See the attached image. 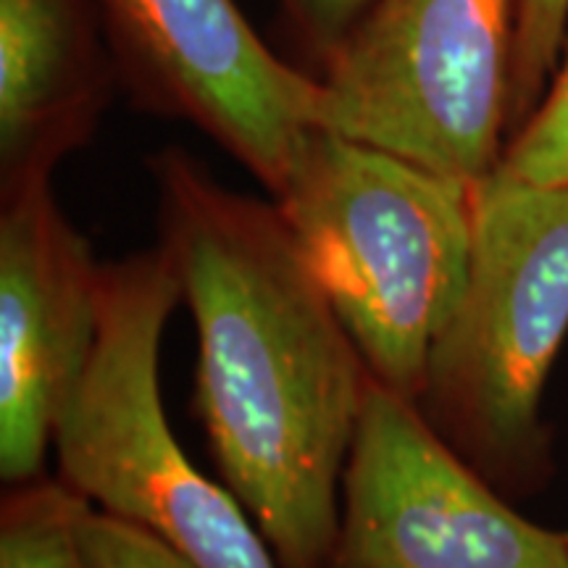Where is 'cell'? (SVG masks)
<instances>
[{"label": "cell", "mask_w": 568, "mask_h": 568, "mask_svg": "<svg viewBox=\"0 0 568 568\" xmlns=\"http://www.w3.org/2000/svg\"><path fill=\"white\" fill-rule=\"evenodd\" d=\"M159 243L197 332L195 410L280 568H326L372 382L274 201L169 145L148 155Z\"/></svg>", "instance_id": "6da1fadb"}, {"label": "cell", "mask_w": 568, "mask_h": 568, "mask_svg": "<svg viewBox=\"0 0 568 568\" xmlns=\"http://www.w3.org/2000/svg\"><path fill=\"white\" fill-rule=\"evenodd\" d=\"M566 335L568 184L495 172L474 187L466 290L432 345L416 406L508 500L552 474L542 395Z\"/></svg>", "instance_id": "7a4b0ae2"}, {"label": "cell", "mask_w": 568, "mask_h": 568, "mask_svg": "<svg viewBox=\"0 0 568 568\" xmlns=\"http://www.w3.org/2000/svg\"><path fill=\"white\" fill-rule=\"evenodd\" d=\"M272 201L368 374L416 403L466 290L474 187L314 126Z\"/></svg>", "instance_id": "3957f363"}, {"label": "cell", "mask_w": 568, "mask_h": 568, "mask_svg": "<svg viewBox=\"0 0 568 568\" xmlns=\"http://www.w3.org/2000/svg\"><path fill=\"white\" fill-rule=\"evenodd\" d=\"M182 284L161 245L105 261L101 326L55 424L59 479L193 568H280L230 487L187 458L161 400V337Z\"/></svg>", "instance_id": "277c9868"}, {"label": "cell", "mask_w": 568, "mask_h": 568, "mask_svg": "<svg viewBox=\"0 0 568 568\" xmlns=\"http://www.w3.org/2000/svg\"><path fill=\"white\" fill-rule=\"evenodd\" d=\"M518 0H376L322 82L318 130L477 187L510 138Z\"/></svg>", "instance_id": "5b68a950"}, {"label": "cell", "mask_w": 568, "mask_h": 568, "mask_svg": "<svg viewBox=\"0 0 568 568\" xmlns=\"http://www.w3.org/2000/svg\"><path fill=\"white\" fill-rule=\"evenodd\" d=\"M326 568H568V539L518 516L410 397L372 376Z\"/></svg>", "instance_id": "8992f818"}, {"label": "cell", "mask_w": 568, "mask_h": 568, "mask_svg": "<svg viewBox=\"0 0 568 568\" xmlns=\"http://www.w3.org/2000/svg\"><path fill=\"white\" fill-rule=\"evenodd\" d=\"M119 90L138 111L180 119L276 195L322 82L276 55L234 0H95Z\"/></svg>", "instance_id": "52a82bcc"}, {"label": "cell", "mask_w": 568, "mask_h": 568, "mask_svg": "<svg viewBox=\"0 0 568 568\" xmlns=\"http://www.w3.org/2000/svg\"><path fill=\"white\" fill-rule=\"evenodd\" d=\"M103 264L53 182L0 201V477H42L101 326Z\"/></svg>", "instance_id": "ba28073f"}, {"label": "cell", "mask_w": 568, "mask_h": 568, "mask_svg": "<svg viewBox=\"0 0 568 568\" xmlns=\"http://www.w3.org/2000/svg\"><path fill=\"white\" fill-rule=\"evenodd\" d=\"M116 90L95 0H0V201L53 182Z\"/></svg>", "instance_id": "9c48e42d"}, {"label": "cell", "mask_w": 568, "mask_h": 568, "mask_svg": "<svg viewBox=\"0 0 568 568\" xmlns=\"http://www.w3.org/2000/svg\"><path fill=\"white\" fill-rule=\"evenodd\" d=\"M90 503L63 481L9 487L0 503V568H90L80 539Z\"/></svg>", "instance_id": "30bf717a"}, {"label": "cell", "mask_w": 568, "mask_h": 568, "mask_svg": "<svg viewBox=\"0 0 568 568\" xmlns=\"http://www.w3.org/2000/svg\"><path fill=\"white\" fill-rule=\"evenodd\" d=\"M497 172L531 184H568V34L542 101L510 134Z\"/></svg>", "instance_id": "8fae6325"}, {"label": "cell", "mask_w": 568, "mask_h": 568, "mask_svg": "<svg viewBox=\"0 0 568 568\" xmlns=\"http://www.w3.org/2000/svg\"><path fill=\"white\" fill-rule=\"evenodd\" d=\"M568 34V0H518L514 74H510V134L542 101ZM510 140V138H508Z\"/></svg>", "instance_id": "7c38bea8"}, {"label": "cell", "mask_w": 568, "mask_h": 568, "mask_svg": "<svg viewBox=\"0 0 568 568\" xmlns=\"http://www.w3.org/2000/svg\"><path fill=\"white\" fill-rule=\"evenodd\" d=\"M376 0H276L284 32L303 55L305 71L318 77L343 51Z\"/></svg>", "instance_id": "4fadbf2b"}, {"label": "cell", "mask_w": 568, "mask_h": 568, "mask_svg": "<svg viewBox=\"0 0 568 568\" xmlns=\"http://www.w3.org/2000/svg\"><path fill=\"white\" fill-rule=\"evenodd\" d=\"M80 539L90 568H193L151 531L92 506L82 514Z\"/></svg>", "instance_id": "5bb4252c"}, {"label": "cell", "mask_w": 568, "mask_h": 568, "mask_svg": "<svg viewBox=\"0 0 568 568\" xmlns=\"http://www.w3.org/2000/svg\"><path fill=\"white\" fill-rule=\"evenodd\" d=\"M566 539H568V535H566Z\"/></svg>", "instance_id": "9a60e30c"}]
</instances>
